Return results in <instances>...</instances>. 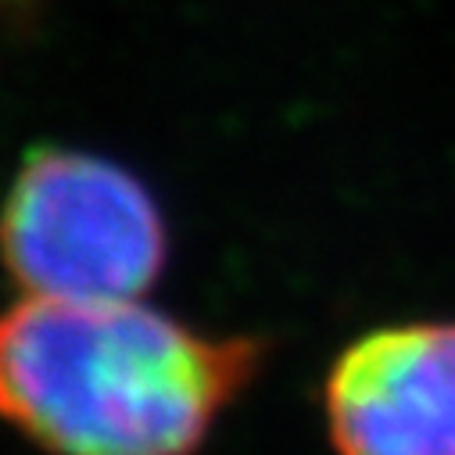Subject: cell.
Returning a JSON list of instances; mask_svg holds the SVG:
<instances>
[{"instance_id":"cell-1","label":"cell","mask_w":455,"mask_h":455,"mask_svg":"<svg viewBox=\"0 0 455 455\" xmlns=\"http://www.w3.org/2000/svg\"><path fill=\"white\" fill-rule=\"evenodd\" d=\"M259 348L140 298H26L0 312V419L58 455H190Z\"/></svg>"},{"instance_id":"cell-3","label":"cell","mask_w":455,"mask_h":455,"mask_svg":"<svg viewBox=\"0 0 455 455\" xmlns=\"http://www.w3.org/2000/svg\"><path fill=\"white\" fill-rule=\"evenodd\" d=\"M337 455H455V323L384 326L326 377Z\"/></svg>"},{"instance_id":"cell-2","label":"cell","mask_w":455,"mask_h":455,"mask_svg":"<svg viewBox=\"0 0 455 455\" xmlns=\"http://www.w3.org/2000/svg\"><path fill=\"white\" fill-rule=\"evenodd\" d=\"M0 255L29 298H144L165 269L169 230L151 190L86 151H40L0 212Z\"/></svg>"}]
</instances>
